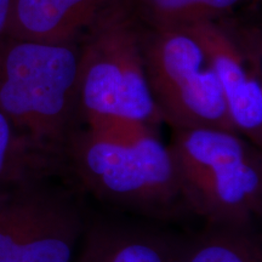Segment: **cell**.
<instances>
[{"label":"cell","instance_id":"cell-1","mask_svg":"<svg viewBox=\"0 0 262 262\" xmlns=\"http://www.w3.org/2000/svg\"><path fill=\"white\" fill-rule=\"evenodd\" d=\"M80 45L5 37L0 42V111L35 149L63 166L66 147L84 127Z\"/></svg>","mask_w":262,"mask_h":262},{"label":"cell","instance_id":"cell-2","mask_svg":"<svg viewBox=\"0 0 262 262\" xmlns=\"http://www.w3.org/2000/svg\"><path fill=\"white\" fill-rule=\"evenodd\" d=\"M63 172L98 201L155 219L188 211L170 146L156 131L114 142L80 129L63 155Z\"/></svg>","mask_w":262,"mask_h":262},{"label":"cell","instance_id":"cell-3","mask_svg":"<svg viewBox=\"0 0 262 262\" xmlns=\"http://www.w3.org/2000/svg\"><path fill=\"white\" fill-rule=\"evenodd\" d=\"M170 148L188 211L208 224L251 225L262 212L260 148L238 133L172 130Z\"/></svg>","mask_w":262,"mask_h":262},{"label":"cell","instance_id":"cell-4","mask_svg":"<svg viewBox=\"0 0 262 262\" xmlns=\"http://www.w3.org/2000/svg\"><path fill=\"white\" fill-rule=\"evenodd\" d=\"M80 111L84 125L119 118L157 126L162 122L147 81L142 26L119 0L79 42Z\"/></svg>","mask_w":262,"mask_h":262},{"label":"cell","instance_id":"cell-5","mask_svg":"<svg viewBox=\"0 0 262 262\" xmlns=\"http://www.w3.org/2000/svg\"><path fill=\"white\" fill-rule=\"evenodd\" d=\"M86 227L63 173L0 186V262H73Z\"/></svg>","mask_w":262,"mask_h":262},{"label":"cell","instance_id":"cell-6","mask_svg":"<svg viewBox=\"0 0 262 262\" xmlns=\"http://www.w3.org/2000/svg\"><path fill=\"white\" fill-rule=\"evenodd\" d=\"M142 54L147 81L162 122L172 130L238 133L211 62L189 33L142 27Z\"/></svg>","mask_w":262,"mask_h":262},{"label":"cell","instance_id":"cell-7","mask_svg":"<svg viewBox=\"0 0 262 262\" xmlns=\"http://www.w3.org/2000/svg\"><path fill=\"white\" fill-rule=\"evenodd\" d=\"M211 62L239 135L262 146V68L260 29L234 16L183 28Z\"/></svg>","mask_w":262,"mask_h":262},{"label":"cell","instance_id":"cell-8","mask_svg":"<svg viewBox=\"0 0 262 262\" xmlns=\"http://www.w3.org/2000/svg\"><path fill=\"white\" fill-rule=\"evenodd\" d=\"M119 0H11L6 37L74 44Z\"/></svg>","mask_w":262,"mask_h":262},{"label":"cell","instance_id":"cell-9","mask_svg":"<svg viewBox=\"0 0 262 262\" xmlns=\"http://www.w3.org/2000/svg\"><path fill=\"white\" fill-rule=\"evenodd\" d=\"M176 242L145 229L88 224L73 262H173Z\"/></svg>","mask_w":262,"mask_h":262},{"label":"cell","instance_id":"cell-10","mask_svg":"<svg viewBox=\"0 0 262 262\" xmlns=\"http://www.w3.org/2000/svg\"><path fill=\"white\" fill-rule=\"evenodd\" d=\"M254 0H123L127 11L147 29H183L204 21L234 16Z\"/></svg>","mask_w":262,"mask_h":262},{"label":"cell","instance_id":"cell-11","mask_svg":"<svg viewBox=\"0 0 262 262\" xmlns=\"http://www.w3.org/2000/svg\"><path fill=\"white\" fill-rule=\"evenodd\" d=\"M173 262H262L261 241L251 225L208 224L189 242L176 243Z\"/></svg>","mask_w":262,"mask_h":262},{"label":"cell","instance_id":"cell-12","mask_svg":"<svg viewBox=\"0 0 262 262\" xmlns=\"http://www.w3.org/2000/svg\"><path fill=\"white\" fill-rule=\"evenodd\" d=\"M61 171V164L35 149L0 111V186L31 175Z\"/></svg>","mask_w":262,"mask_h":262},{"label":"cell","instance_id":"cell-13","mask_svg":"<svg viewBox=\"0 0 262 262\" xmlns=\"http://www.w3.org/2000/svg\"><path fill=\"white\" fill-rule=\"evenodd\" d=\"M11 0H0V42L8 35Z\"/></svg>","mask_w":262,"mask_h":262}]
</instances>
